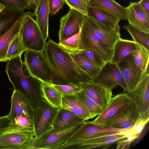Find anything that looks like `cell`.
I'll list each match as a JSON object with an SVG mask.
<instances>
[{"label": "cell", "instance_id": "cell-23", "mask_svg": "<svg viewBox=\"0 0 149 149\" xmlns=\"http://www.w3.org/2000/svg\"><path fill=\"white\" fill-rule=\"evenodd\" d=\"M24 13L23 10L7 7L0 12V38L10 29Z\"/></svg>", "mask_w": 149, "mask_h": 149}, {"label": "cell", "instance_id": "cell-35", "mask_svg": "<svg viewBox=\"0 0 149 149\" xmlns=\"http://www.w3.org/2000/svg\"><path fill=\"white\" fill-rule=\"evenodd\" d=\"M80 31L65 40L59 42L58 44L71 55L79 53L81 51L80 47Z\"/></svg>", "mask_w": 149, "mask_h": 149}, {"label": "cell", "instance_id": "cell-21", "mask_svg": "<svg viewBox=\"0 0 149 149\" xmlns=\"http://www.w3.org/2000/svg\"><path fill=\"white\" fill-rule=\"evenodd\" d=\"M61 107L72 112L85 121L93 118L86 107L75 95L62 96Z\"/></svg>", "mask_w": 149, "mask_h": 149}, {"label": "cell", "instance_id": "cell-38", "mask_svg": "<svg viewBox=\"0 0 149 149\" xmlns=\"http://www.w3.org/2000/svg\"><path fill=\"white\" fill-rule=\"evenodd\" d=\"M70 8L87 16L88 4L83 0H64Z\"/></svg>", "mask_w": 149, "mask_h": 149}, {"label": "cell", "instance_id": "cell-17", "mask_svg": "<svg viewBox=\"0 0 149 149\" xmlns=\"http://www.w3.org/2000/svg\"><path fill=\"white\" fill-rule=\"evenodd\" d=\"M10 112L7 115L10 121L22 114L28 116L33 121V108L26 96L20 91L14 89L11 98Z\"/></svg>", "mask_w": 149, "mask_h": 149}, {"label": "cell", "instance_id": "cell-11", "mask_svg": "<svg viewBox=\"0 0 149 149\" xmlns=\"http://www.w3.org/2000/svg\"><path fill=\"white\" fill-rule=\"evenodd\" d=\"M126 132L78 141L62 146L60 149H107L118 140L127 137Z\"/></svg>", "mask_w": 149, "mask_h": 149}, {"label": "cell", "instance_id": "cell-9", "mask_svg": "<svg viewBox=\"0 0 149 149\" xmlns=\"http://www.w3.org/2000/svg\"><path fill=\"white\" fill-rule=\"evenodd\" d=\"M94 82L112 90L118 86L128 92L126 82L117 64L110 61L105 63L97 74L91 79Z\"/></svg>", "mask_w": 149, "mask_h": 149}, {"label": "cell", "instance_id": "cell-5", "mask_svg": "<svg viewBox=\"0 0 149 149\" xmlns=\"http://www.w3.org/2000/svg\"><path fill=\"white\" fill-rule=\"evenodd\" d=\"M80 49H89L105 63L111 61L113 50L107 47L94 31L87 19L85 20L80 32Z\"/></svg>", "mask_w": 149, "mask_h": 149}, {"label": "cell", "instance_id": "cell-43", "mask_svg": "<svg viewBox=\"0 0 149 149\" xmlns=\"http://www.w3.org/2000/svg\"><path fill=\"white\" fill-rule=\"evenodd\" d=\"M133 141L126 137L118 141L116 143V149H128Z\"/></svg>", "mask_w": 149, "mask_h": 149}, {"label": "cell", "instance_id": "cell-2", "mask_svg": "<svg viewBox=\"0 0 149 149\" xmlns=\"http://www.w3.org/2000/svg\"><path fill=\"white\" fill-rule=\"evenodd\" d=\"M10 81L14 89L17 90L27 97L33 109L38 107L43 99L42 82L38 79L24 73L23 67L18 66L10 74Z\"/></svg>", "mask_w": 149, "mask_h": 149}, {"label": "cell", "instance_id": "cell-25", "mask_svg": "<svg viewBox=\"0 0 149 149\" xmlns=\"http://www.w3.org/2000/svg\"><path fill=\"white\" fill-rule=\"evenodd\" d=\"M131 55L138 73L142 77L149 70V51L142 45L136 43L135 49Z\"/></svg>", "mask_w": 149, "mask_h": 149}, {"label": "cell", "instance_id": "cell-41", "mask_svg": "<svg viewBox=\"0 0 149 149\" xmlns=\"http://www.w3.org/2000/svg\"><path fill=\"white\" fill-rule=\"evenodd\" d=\"M49 15L52 16L63 9L65 3L64 0H48Z\"/></svg>", "mask_w": 149, "mask_h": 149}, {"label": "cell", "instance_id": "cell-3", "mask_svg": "<svg viewBox=\"0 0 149 149\" xmlns=\"http://www.w3.org/2000/svg\"><path fill=\"white\" fill-rule=\"evenodd\" d=\"M34 138L33 126L23 127L10 122L0 134V149H27Z\"/></svg>", "mask_w": 149, "mask_h": 149}, {"label": "cell", "instance_id": "cell-26", "mask_svg": "<svg viewBox=\"0 0 149 149\" xmlns=\"http://www.w3.org/2000/svg\"><path fill=\"white\" fill-rule=\"evenodd\" d=\"M88 5L104 10L120 19L127 20L126 8L122 6L114 0H90Z\"/></svg>", "mask_w": 149, "mask_h": 149}, {"label": "cell", "instance_id": "cell-7", "mask_svg": "<svg viewBox=\"0 0 149 149\" xmlns=\"http://www.w3.org/2000/svg\"><path fill=\"white\" fill-rule=\"evenodd\" d=\"M25 52L23 64L29 74L51 84L52 71L44 52L28 49Z\"/></svg>", "mask_w": 149, "mask_h": 149}, {"label": "cell", "instance_id": "cell-36", "mask_svg": "<svg viewBox=\"0 0 149 149\" xmlns=\"http://www.w3.org/2000/svg\"><path fill=\"white\" fill-rule=\"evenodd\" d=\"M149 120V119H141L139 118L134 125L127 130V136L132 137L134 140L138 138Z\"/></svg>", "mask_w": 149, "mask_h": 149}, {"label": "cell", "instance_id": "cell-4", "mask_svg": "<svg viewBox=\"0 0 149 149\" xmlns=\"http://www.w3.org/2000/svg\"><path fill=\"white\" fill-rule=\"evenodd\" d=\"M34 13H24L22 17L19 33L27 49L44 52L46 44L41 31L34 19Z\"/></svg>", "mask_w": 149, "mask_h": 149}, {"label": "cell", "instance_id": "cell-12", "mask_svg": "<svg viewBox=\"0 0 149 149\" xmlns=\"http://www.w3.org/2000/svg\"><path fill=\"white\" fill-rule=\"evenodd\" d=\"M87 15L76 10L70 9L68 12L60 20L59 42L65 41L78 33Z\"/></svg>", "mask_w": 149, "mask_h": 149}, {"label": "cell", "instance_id": "cell-20", "mask_svg": "<svg viewBox=\"0 0 149 149\" xmlns=\"http://www.w3.org/2000/svg\"><path fill=\"white\" fill-rule=\"evenodd\" d=\"M126 82L128 92H132L142 77L139 76L131 54L117 63Z\"/></svg>", "mask_w": 149, "mask_h": 149}, {"label": "cell", "instance_id": "cell-13", "mask_svg": "<svg viewBox=\"0 0 149 149\" xmlns=\"http://www.w3.org/2000/svg\"><path fill=\"white\" fill-rule=\"evenodd\" d=\"M134 101L128 92L118 94L112 97L107 107L92 121L105 124Z\"/></svg>", "mask_w": 149, "mask_h": 149}, {"label": "cell", "instance_id": "cell-28", "mask_svg": "<svg viewBox=\"0 0 149 149\" xmlns=\"http://www.w3.org/2000/svg\"><path fill=\"white\" fill-rule=\"evenodd\" d=\"M22 16L9 30L0 38V62L8 61L6 58L7 51L12 42L19 32Z\"/></svg>", "mask_w": 149, "mask_h": 149}, {"label": "cell", "instance_id": "cell-37", "mask_svg": "<svg viewBox=\"0 0 149 149\" xmlns=\"http://www.w3.org/2000/svg\"><path fill=\"white\" fill-rule=\"evenodd\" d=\"M51 85L61 93L62 96L65 95H74L82 90L80 85L73 84L57 85L53 84Z\"/></svg>", "mask_w": 149, "mask_h": 149}, {"label": "cell", "instance_id": "cell-44", "mask_svg": "<svg viewBox=\"0 0 149 149\" xmlns=\"http://www.w3.org/2000/svg\"><path fill=\"white\" fill-rule=\"evenodd\" d=\"M34 11L35 16L38 12L41 0H24Z\"/></svg>", "mask_w": 149, "mask_h": 149}, {"label": "cell", "instance_id": "cell-39", "mask_svg": "<svg viewBox=\"0 0 149 149\" xmlns=\"http://www.w3.org/2000/svg\"><path fill=\"white\" fill-rule=\"evenodd\" d=\"M80 52L89 62L101 69L105 63L98 58L92 51L89 49L82 50Z\"/></svg>", "mask_w": 149, "mask_h": 149}, {"label": "cell", "instance_id": "cell-32", "mask_svg": "<svg viewBox=\"0 0 149 149\" xmlns=\"http://www.w3.org/2000/svg\"><path fill=\"white\" fill-rule=\"evenodd\" d=\"M77 98L86 107L93 118L100 114L103 110L89 98L81 90L74 94Z\"/></svg>", "mask_w": 149, "mask_h": 149}, {"label": "cell", "instance_id": "cell-10", "mask_svg": "<svg viewBox=\"0 0 149 149\" xmlns=\"http://www.w3.org/2000/svg\"><path fill=\"white\" fill-rule=\"evenodd\" d=\"M127 130L116 129L106 124L96 123L92 121H85L81 127L63 145L100 136L124 133L126 132Z\"/></svg>", "mask_w": 149, "mask_h": 149}, {"label": "cell", "instance_id": "cell-40", "mask_svg": "<svg viewBox=\"0 0 149 149\" xmlns=\"http://www.w3.org/2000/svg\"><path fill=\"white\" fill-rule=\"evenodd\" d=\"M0 3L5 7L24 10L31 9L24 0H0Z\"/></svg>", "mask_w": 149, "mask_h": 149}, {"label": "cell", "instance_id": "cell-1", "mask_svg": "<svg viewBox=\"0 0 149 149\" xmlns=\"http://www.w3.org/2000/svg\"><path fill=\"white\" fill-rule=\"evenodd\" d=\"M44 51L52 71V84L80 85L91 79L71 55L51 39L46 43Z\"/></svg>", "mask_w": 149, "mask_h": 149}, {"label": "cell", "instance_id": "cell-46", "mask_svg": "<svg viewBox=\"0 0 149 149\" xmlns=\"http://www.w3.org/2000/svg\"><path fill=\"white\" fill-rule=\"evenodd\" d=\"M5 7L4 5L0 3V12L3 10Z\"/></svg>", "mask_w": 149, "mask_h": 149}, {"label": "cell", "instance_id": "cell-34", "mask_svg": "<svg viewBox=\"0 0 149 149\" xmlns=\"http://www.w3.org/2000/svg\"><path fill=\"white\" fill-rule=\"evenodd\" d=\"M123 27L132 37L133 41L143 46L149 51V33L141 31L129 24Z\"/></svg>", "mask_w": 149, "mask_h": 149}, {"label": "cell", "instance_id": "cell-30", "mask_svg": "<svg viewBox=\"0 0 149 149\" xmlns=\"http://www.w3.org/2000/svg\"><path fill=\"white\" fill-rule=\"evenodd\" d=\"M42 90L43 99L54 107H61L62 95L51 84L42 82Z\"/></svg>", "mask_w": 149, "mask_h": 149}, {"label": "cell", "instance_id": "cell-8", "mask_svg": "<svg viewBox=\"0 0 149 149\" xmlns=\"http://www.w3.org/2000/svg\"><path fill=\"white\" fill-rule=\"evenodd\" d=\"M58 109L44 99L38 107L33 109V127L35 138H39L52 128Z\"/></svg>", "mask_w": 149, "mask_h": 149}, {"label": "cell", "instance_id": "cell-33", "mask_svg": "<svg viewBox=\"0 0 149 149\" xmlns=\"http://www.w3.org/2000/svg\"><path fill=\"white\" fill-rule=\"evenodd\" d=\"M26 49L19 32L9 47L6 56L7 60L21 56Z\"/></svg>", "mask_w": 149, "mask_h": 149}, {"label": "cell", "instance_id": "cell-14", "mask_svg": "<svg viewBox=\"0 0 149 149\" xmlns=\"http://www.w3.org/2000/svg\"><path fill=\"white\" fill-rule=\"evenodd\" d=\"M128 93L137 103L140 118L141 119H149V70L142 76L134 91Z\"/></svg>", "mask_w": 149, "mask_h": 149}, {"label": "cell", "instance_id": "cell-27", "mask_svg": "<svg viewBox=\"0 0 149 149\" xmlns=\"http://www.w3.org/2000/svg\"><path fill=\"white\" fill-rule=\"evenodd\" d=\"M136 43L133 40L120 38L115 44L111 61L117 63L123 59L131 54L135 49Z\"/></svg>", "mask_w": 149, "mask_h": 149}, {"label": "cell", "instance_id": "cell-31", "mask_svg": "<svg viewBox=\"0 0 149 149\" xmlns=\"http://www.w3.org/2000/svg\"><path fill=\"white\" fill-rule=\"evenodd\" d=\"M71 55L79 67L87 74L91 79L94 77L100 70V68L87 60L80 52Z\"/></svg>", "mask_w": 149, "mask_h": 149}, {"label": "cell", "instance_id": "cell-16", "mask_svg": "<svg viewBox=\"0 0 149 149\" xmlns=\"http://www.w3.org/2000/svg\"><path fill=\"white\" fill-rule=\"evenodd\" d=\"M139 118L138 107L135 100L105 124L116 129H128L134 125Z\"/></svg>", "mask_w": 149, "mask_h": 149}, {"label": "cell", "instance_id": "cell-18", "mask_svg": "<svg viewBox=\"0 0 149 149\" xmlns=\"http://www.w3.org/2000/svg\"><path fill=\"white\" fill-rule=\"evenodd\" d=\"M126 9L129 24L141 31L149 33V16L139 2H131Z\"/></svg>", "mask_w": 149, "mask_h": 149}, {"label": "cell", "instance_id": "cell-15", "mask_svg": "<svg viewBox=\"0 0 149 149\" xmlns=\"http://www.w3.org/2000/svg\"><path fill=\"white\" fill-rule=\"evenodd\" d=\"M80 86L84 93L103 111L107 107L112 97V90L93 82L91 79L84 82Z\"/></svg>", "mask_w": 149, "mask_h": 149}, {"label": "cell", "instance_id": "cell-19", "mask_svg": "<svg viewBox=\"0 0 149 149\" xmlns=\"http://www.w3.org/2000/svg\"><path fill=\"white\" fill-rule=\"evenodd\" d=\"M86 18L95 33L104 43L113 50L116 42L121 38L120 26L113 29L87 16Z\"/></svg>", "mask_w": 149, "mask_h": 149}, {"label": "cell", "instance_id": "cell-22", "mask_svg": "<svg viewBox=\"0 0 149 149\" xmlns=\"http://www.w3.org/2000/svg\"><path fill=\"white\" fill-rule=\"evenodd\" d=\"M82 120L72 112L61 107L58 108L52 128L49 130H61Z\"/></svg>", "mask_w": 149, "mask_h": 149}, {"label": "cell", "instance_id": "cell-29", "mask_svg": "<svg viewBox=\"0 0 149 149\" xmlns=\"http://www.w3.org/2000/svg\"><path fill=\"white\" fill-rule=\"evenodd\" d=\"M49 15L48 0H41L36 15V21L46 41L48 37V20Z\"/></svg>", "mask_w": 149, "mask_h": 149}, {"label": "cell", "instance_id": "cell-42", "mask_svg": "<svg viewBox=\"0 0 149 149\" xmlns=\"http://www.w3.org/2000/svg\"><path fill=\"white\" fill-rule=\"evenodd\" d=\"M10 122L23 127H29L33 126V121L27 115L22 114L18 116Z\"/></svg>", "mask_w": 149, "mask_h": 149}, {"label": "cell", "instance_id": "cell-6", "mask_svg": "<svg viewBox=\"0 0 149 149\" xmlns=\"http://www.w3.org/2000/svg\"><path fill=\"white\" fill-rule=\"evenodd\" d=\"M82 120L64 129L49 130L38 138L34 137L27 149H59L82 125Z\"/></svg>", "mask_w": 149, "mask_h": 149}, {"label": "cell", "instance_id": "cell-45", "mask_svg": "<svg viewBox=\"0 0 149 149\" xmlns=\"http://www.w3.org/2000/svg\"><path fill=\"white\" fill-rule=\"evenodd\" d=\"M139 2L147 15L149 16V0H141Z\"/></svg>", "mask_w": 149, "mask_h": 149}, {"label": "cell", "instance_id": "cell-47", "mask_svg": "<svg viewBox=\"0 0 149 149\" xmlns=\"http://www.w3.org/2000/svg\"><path fill=\"white\" fill-rule=\"evenodd\" d=\"M85 1L86 3H87L88 4H89L90 0H83Z\"/></svg>", "mask_w": 149, "mask_h": 149}, {"label": "cell", "instance_id": "cell-24", "mask_svg": "<svg viewBox=\"0 0 149 149\" xmlns=\"http://www.w3.org/2000/svg\"><path fill=\"white\" fill-rule=\"evenodd\" d=\"M87 16L113 29L120 26V19L112 14L102 9L88 5Z\"/></svg>", "mask_w": 149, "mask_h": 149}]
</instances>
